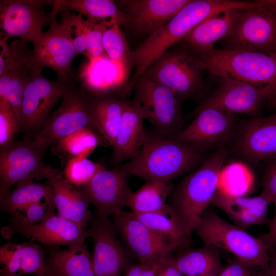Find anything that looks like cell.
I'll return each mask as SVG.
<instances>
[{
    "label": "cell",
    "instance_id": "6da1fadb",
    "mask_svg": "<svg viewBox=\"0 0 276 276\" xmlns=\"http://www.w3.org/2000/svg\"><path fill=\"white\" fill-rule=\"evenodd\" d=\"M201 151L160 132L146 134L137 154L121 166L129 174L147 180L172 182L199 164Z\"/></svg>",
    "mask_w": 276,
    "mask_h": 276
},
{
    "label": "cell",
    "instance_id": "7a4b0ae2",
    "mask_svg": "<svg viewBox=\"0 0 276 276\" xmlns=\"http://www.w3.org/2000/svg\"><path fill=\"white\" fill-rule=\"evenodd\" d=\"M227 155L225 149L218 150L174 187L168 198L167 203L176 214L189 239L218 190Z\"/></svg>",
    "mask_w": 276,
    "mask_h": 276
},
{
    "label": "cell",
    "instance_id": "3957f363",
    "mask_svg": "<svg viewBox=\"0 0 276 276\" xmlns=\"http://www.w3.org/2000/svg\"><path fill=\"white\" fill-rule=\"evenodd\" d=\"M194 54L204 71L254 86L267 93L270 101L276 95V53L213 48Z\"/></svg>",
    "mask_w": 276,
    "mask_h": 276
},
{
    "label": "cell",
    "instance_id": "277c9868",
    "mask_svg": "<svg viewBox=\"0 0 276 276\" xmlns=\"http://www.w3.org/2000/svg\"><path fill=\"white\" fill-rule=\"evenodd\" d=\"M194 232L204 245L226 250L241 261L267 269L270 260L269 249L260 238L225 221L212 208L205 211Z\"/></svg>",
    "mask_w": 276,
    "mask_h": 276
},
{
    "label": "cell",
    "instance_id": "5b68a950",
    "mask_svg": "<svg viewBox=\"0 0 276 276\" xmlns=\"http://www.w3.org/2000/svg\"><path fill=\"white\" fill-rule=\"evenodd\" d=\"M203 71L196 56L182 45L167 51L144 73L169 88L183 102L204 95Z\"/></svg>",
    "mask_w": 276,
    "mask_h": 276
},
{
    "label": "cell",
    "instance_id": "8992f818",
    "mask_svg": "<svg viewBox=\"0 0 276 276\" xmlns=\"http://www.w3.org/2000/svg\"><path fill=\"white\" fill-rule=\"evenodd\" d=\"M241 10L225 50L276 53V5L271 0L255 2Z\"/></svg>",
    "mask_w": 276,
    "mask_h": 276
},
{
    "label": "cell",
    "instance_id": "52a82bcc",
    "mask_svg": "<svg viewBox=\"0 0 276 276\" xmlns=\"http://www.w3.org/2000/svg\"><path fill=\"white\" fill-rule=\"evenodd\" d=\"M133 101L162 134L174 137L181 130L182 101L169 88L144 73L135 83Z\"/></svg>",
    "mask_w": 276,
    "mask_h": 276
},
{
    "label": "cell",
    "instance_id": "ba28073f",
    "mask_svg": "<svg viewBox=\"0 0 276 276\" xmlns=\"http://www.w3.org/2000/svg\"><path fill=\"white\" fill-rule=\"evenodd\" d=\"M201 20L198 10L188 4L167 24L147 36L131 52V62L135 69L129 87L134 86L140 77L155 61L173 44L179 42Z\"/></svg>",
    "mask_w": 276,
    "mask_h": 276
},
{
    "label": "cell",
    "instance_id": "9c48e42d",
    "mask_svg": "<svg viewBox=\"0 0 276 276\" xmlns=\"http://www.w3.org/2000/svg\"><path fill=\"white\" fill-rule=\"evenodd\" d=\"M42 69L33 64L30 68L18 122L19 131L37 133L56 103L72 85V82L45 78Z\"/></svg>",
    "mask_w": 276,
    "mask_h": 276
},
{
    "label": "cell",
    "instance_id": "30bf717a",
    "mask_svg": "<svg viewBox=\"0 0 276 276\" xmlns=\"http://www.w3.org/2000/svg\"><path fill=\"white\" fill-rule=\"evenodd\" d=\"M50 141L35 136L31 140L12 141L0 147V197L21 181L39 177Z\"/></svg>",
    "mask_w": 276,
    "mask_h": 276
},
{
    "label": "cell",
    "instance_id": "8fae6325",
    "mask_svg": "<svg viewBox=\"0 0 276 276\" xmlns=\"http://www.w3.org/2000/svg\"><path fill=\"white\" fill-rule=\"evenodd\" d=\"M91 96H87L84 88L72 84L58 108L50 114L35 136L48 139L51 145L84 128L97 133L91 116Z\"/></svg>",
    "mask_w": 276,
    "mask_h": 276
},
{
    "label": "cell",
    "instance_id": "7c38bea8",
    "mask_svg": "<svg viewBox=\"0 0 276 276\" xmlns=\"http://www.w3.org/2000/svg\"><path fill=\"white\" fill-rule=\"evenodd\" d=\"M1 37H18L34 45L51 22L49 13L41 6H52L53 1L9 0L0 1Z\"/></svg>",
    "mask_w": 276,
    "mask_h": 276
},
{
    "label": "cell",
    "instance_id": "4fadbf2b",
    "mask_svg": "<svg viewBox=\"0 0 276 276\" xmlns=\"http://www.w3.org/2000/svg\"><path fill=\"white\" fill-rule=\"evenodd\" d=\"M113 224L138 263L160 264L178 248L169 237L151 229L127 212L114 216Z\"/></svg>",
    "mask_w": 276,
    "mask_h": 276
},
{
    "label": "cell",
    "instance_id": "5bb4252c",
    "mask_svg": "<svg viewBox=\"0 0 276 276\" xmlns=\"http://www.w3.org/2000/svg\"><path fill=\"white\" fill-rule=\"evenodd\" d=\"M129 175L121 165L111 170L103 169L86 185L77 187L87 201L104 217L116 216L127 206L133 192L128 185Z\"/></svg>",
    "mask_w": 276,
    "mask_h": 276
},
{
    "label": "cell",
    "instance_id": "9a60e30c",
    "mask_svg": "<svg viewBox=\"0 0 276 276\" xmlns=\"http://www.w3.org/2000/svg\"><path fill=\"white\" fill-rule=\"evenodd\" d=\"M192 116L194 119L174 137L176 140L201 150L221 145L233 137L235 128L233 113L208 106L196 107Z\"/></svg>",
    "mask_w": 276,
    "mask_h": 276
},
{
    "label": "cell",
    "instance_id": "2e32d148",
    "mask_svg": "<svg viewBox=\"0 0 276 276\" xmlns=\"http://www.w3.org/2000/svg\"><path fill=\"white\" fill-rule=\"evenodd\" d=\"M89 224L95 276H123L132 264L119 241L114 224L109 218L97 213L92 216Z\"/></svg>",
    "mask_w": 276,
    "mask_h": 276
},
{
    "label": "cell",
    "instance_id": "e0dca14e",
    "mask_svg": "<svg viewBox=\"0 0 276 276\" xmlns=\"http://www.w3.org/2000/svg\"><path fill=\"white\" fill-rule=\"evenodd\" d=\"M6 236L19 234L32 241L53 247L60 246L78 247L90 237L89 228L84 229L73 222L60 216L54 215L44 221L34 225H27L13 218L9 225L5 227Z\"/></svg>",
    "mask_w": 276,
    "mask_h": 276
},
{
    "label": "cell",
    "instance_id": "ac0fdd59",
    "mask_svg": "<svg viewBox=\"0 0 276 276\" xmlns=\"http://www.w3.org/2000/svg\"><path fill=\"white\" fill-rule=\"evenodd\" d=\"M32 64L49 67L57 74V80L72 82V61L77 55L62 24L51 19L49 29L43 32L32 50Z\"/></svg>",
    "mask_w": 276,
    "mask_h": 276
},
{
    "label": "cell",
    "instance_id": "d6986e66",
    "mask_svg": "<svg viewBox=\"0 0 276 276\" xmlns=\"http://www.w3.org/2000/svg\"><path fill=\"white\" fill-rule=\"evenodd\" d=\"M191 0H123L118 1L124 13V26L148 36L167 24Z\"/></svg>",
    "mask_w": 276,
    "mask_h": 276
},
{
    "label": "cell",
    "instance_id": "ffe728a7",
    "mask_svg": "<svg viewBox=\"0 0 276 276\" xmlns=\"http://www.w3.org/2000/svg\"><path fill=\"white\" fill-rule=\"evenodd\" d=\"M268 94L254 86L225 77H219L214 91L197 107H216L234 114L255 116Z\"/></svg>",
    "mask_w": 276,
    "mask_h": 276
},
{
    "label": "cell",
    "instance_id": "44dd1931",
    "mask_svg": "<svg viewBox=\"0 0 276 276\" xmlns=\"http://www.w3.org/2000/svg\"><path fill=\"white\" fill-rule=\"evenodd\" d=\"M41 177L45 178L53 188L57 215L87 229L93 214L88 209L90 204L78 188L67 180L60 170L45 164L40 171Z\"/></svg>",
    "mask_w": 276,
    "mask_h": 276
},
{
    "label": "cell",
    "instance_id": "7402d4cb",
    "mask_svg": "<svg viewBox=\"0 0 276 276\" xmlns=\"http://www.w3.org/2000/svg\"><path fill=\"white\" fill-rule=\"evenodd\" d=\"M237 149L253 161L276 157V112L246 121L238 135Z\"/></svg>",
    "mask_w": 276,
    "mask_h": 276
},
{
    "label": "cell",
    "instance_id": "603a6c76",
    "mask_svg": "<svg viewBox=\"0 0 276 276\" xmlns=\"http://www.w3.org/2000/svg\"><path fill=\"white\" fill-rule=\"evenodd\" d=\"M0 276L33 274L47 276L46 258L42 248L34 241L8 242L0 246Z\"/></svg>",
    "mask_w": 276,
    "mask_h": 276
},
{
    "label": "cell",
    "instance_id": "cb8c5ba5",
    "mask_svg": "<svg viewBox=\"0 0 276 276\" xmlns=\"http://www.w3.org/2000/svg\"><path fill=\"white\" fill-rule=\"evenodd\" d=\"M143 113L133 101H124L121 123L112 147L111 163L119 165L135 156L145 143Z\"/></svg>",
    "mask_w": 276,
    "mask_h": 276
},
{
    "label": "cell",
    "instance_id": "d4e9b609",
    "mask_svg": "<svg viewBox=\"0 0 276 276\" xmlns=\"http://www.w3.org/2000/svg\"><path fill=\"white\" fill-rule=\"evenodd\" d=\"M242 9H230L205 19L180 40L191 52L205 53L214 47L215 42L231 33Z\"/></svg>",
    "mask_w": 276,
    "mask_h": 276
},
{
    "label": "cell",
    "instance_id": "484cf974",
    "mask_svg": "<svg viewBox=\"0 0 276 276\" xmlns=\"http://www.w3.org/2000/svg\"><path fill=\"white\" fill-rule=\"evenodd\" d=\"M211 203L222 211L235 224L246 228L264 223L270 203L261 194L257 196H232L219 191Z\"/></svg>",
    "mask_w": 276,
    "mask_h": 276
},
{
    "label": "cell",
    "instance_id": "4316f807",
    "mask_svg": "<svg viewBox=\"0 0 276 276\" xmlns=\"http://www.w3.org/2000/svg\"><path fill=\"white\" fill-rule=\"evenodd\" d=\"M51 18H56L61 12L75 11L86 19L97 23L124 25V13L114 1L110 0H58L53 1Z\"/></svg>",
    "mask_w": 276,
    "mask_h": 276
},
{
    "label": "cell",
    "instance_id": "83f0119b",
    "mask_svg": "<svg viewBox=\"0 0 276 276\" xmlns=\"http://www.w3.org/2000/svg\"><path fill=\"white\" fill-rule=\"evenodd\" d=\"M46 264L47 276H95L93 255L85 243L65 249L52 248Z\"/></svg>",
    "mask_w": 276,
    "mask_h": 276
},
{
    "label": "cell",
    "instance_id": "f1b7e54d",
    "mask_svg": "<svg viewBox=\"0 0 276 276\" xmlns=\"http://www.w3.org/2000/svg\"><path fill=\"white\" fill-rule=\"evenodd\" d=\"M218 249L204 245L186 249L172 257V260L184 276H218L223 268Z\"/></svg>",
    "mask_w": 276,
    "mask_h": 276
},
{
    "label": "cell",
    "instance_id": "f546056e",
    "mask_svg": "<svg viewBox=\"0 0 276 276\" xmlns=\"http://www.w3.org/2000/svg\"><path fill=\"white\" fill-rule=\"evenodd\" d=\"M124 101L108 96L91 97L90 107L95 129L112 146L121 123Z\"/></svg>",
    "mask_w": 276,
    "mask_h": 276
},
{
    "label": "cell",
    "instance_id": "4dcf8cb0",
    "mask_svg": "<svg viewBox=\"0 0 276 276\" xmlns=\"http://www.w3.org/2000/svg\"><path fill=\"white\" fill-rule=\"evenodd\" d=\"M30 178L18 182L12 190L0 197L1 211L11 215L15 211L39 201L54 203L52 186L47 181L36 182Z\"/></svg>",
    "mask_w": 276,
    "mask_h": 276
},
{
    "label": "cell",
    "instance_id": "1f68e13d",
    "mask_svg": "<svg viewBox=\"0 0 276 276\" xmlns=\"http://www.w3.org/2000/svg\"><path fill=\"white\" fill-rule=\"evenodd\" d=\"M174 186L172 182L150 180L132 192L127 206L136 214L149 213L163 209L167 204Z\"/></svg>",
    "mask_w": 276,
    "mask_h": 276
},
{
    "label": "cell",
    "instance_id": "d6a6232c",
    "mask_svg": "<svg viewBox=\"0 0 276 276\" xmlns=\"http://www.w3.org/2000/svg\"><path fill=\"white\" fill-rule=\"evenodd\" d=\"M127 213L154 231L169 237L178 248L186 246L190 241V239L184 234L176 214L168 203L163 209L152 213Z\"/></svg>",
    "mask_w": 276,
    "mask_h": 276
},
{
    "label": "cell",
    "instance_id": "836d02e7",
    "mask_svg": "<svg viewBox=\"0 0 276 276\" xmlns=\"http://www.w3.org/2000/svg\"><path fill=\"white\" fill-rule=\"evenodd\" d=\"M32 64V62L0 76V98L5 99L9 103L17 123L24 90Z\"/></svg>",
    "mask_w": 276,
    "mask_h": 276
},
{
    "label": "cell",
    "instance_id": "e575fe53",
    "mask_svg": "<svg viewBox=\"0 0 276 276\" xmlns=\"http://www.w3.org/2000/svg\"><path fill=\"white\" fill-rule=\"evenodd\" d=\"M104 50L108 58L118 67L123 78L126 77L131 62V52L120 25L106 28L102 37Z\"/></svg>",
    "mask_w": 276,
    "mask_h": 276
},
{
    "label": "cell",
    "instance_id": "d590c367",
    "mask_svg": "<svg viewBox=\"0 0 276 276\" xmlns=\"http://www.w3.org/2000/svg\"><path fill=\"white\" fill-rule=\"evenodd\" d=\"M253 177L242 164L233 163L223 168L219 177L218 191L232 196H245L251 190Z\"/></svg>",
    "mask_w": 276,
    "mask_h": 276
},
{
    "label": "cell",
    "instance_id": "8d00e7d4",
    "mask_svg": "<svg viewBox=\"0 0 276 276\" xmlns=\"http://www.w3.org/2000/svg\"><path fill=\"white\" fill-rule=\"evenodd\" d=\"M7 41L0 38V76L32 62V50H29L26 42L20 39L10 43Z\"/></svg>",
    "mask_w": 276,
    "mask_h": 276
},
{
    "label": "cell",
    "instance_id": "74e56055",
    "mask_svg": "<svg viewBox=\"0 0 276 276\" xmlns=\"http://www.w3.org/2000/svg\"><path fill=\"white\" fill-rule=\"evenodd\" d=\"M100 143L99 134L90 128L75 131L61 139L57 144L59 151L72 156L87 157Z\"/></svg>",
    "mask_w": 276,
    "mask_h": 276
},
{
    "label": "cell",
    "instance_id": "f35d334b",
    "mask_svg": "<svg viewBox=\"0 0 276 276\" xmlns=\"http://www.w3.org/2000/svg\"><path fill=\"white\" fill-rule=\"evenodd\" d=\"M105 168L87 157L72 156L63 171L67 180L76 187L87 185L101 170Z\"/></svg>",
    "mask_w": 276,
    "mask_h": 276
},
{
    "label": "cell",
    "instance_id": "ab89813d",
    "mask_svg": "<svg viewBox=\"0 0 276 276\" xmlns=\"http://www.w3.org/2000/svg\"><path fill=\"white\" fill-rule=\"evenodd\" d=\"M59 14L61 16L60 23L67 33L76 55L82 54L86 56L87 44L83 25V17L70 11L61 12Z\"/></svg>",
    "mask_w": 276,
    "mask_h": 276
},
{
    "label": "cell",
    "instance_id": "60d3db41",
    "mask_svg": "<svg viewBox=\"0 0 276 276\" xmlns=\"http://www.w3.org/2000/svg\"><path fill=\"white\" fill-rule=\"evenodd\" d=\"M54 203L39 201L29 204L13 212L11 217L18 222L27 225L41 223L55 215Z\"/></svg>",
    "mask_w": 276,
    "mask_h": 276
},
{
    "label": "cell",
    "instance_id": "b9f144b4",
    "mask_svg": "<svg viewBox=\"0 0 276 276\" xmlns=\"http://www.w3.org/2000/svg\"><path fill=\"white\" fill-rule=\"evenodd\" d=\"M83 25L87 44L86 56L89 61L107 56L103 49L102 37L104 32L109 26L104 23L93 22L84 17Z\"/></svg>",
    "mask_w": 276,
    "mask_h": 276
},
{
    "label": "cell",
    "instance_id": "7bdbcfd3",
    "mask_svg": "<svg viewBox=\"0 0 276 276\" xmlns=\"http://www.w3.org/2000/svg\"><path fill=\"white\" fill-rule=\"evenodd\" d=\"M19 131L17 121L9 103L0 98V147L13 141Z\"/></svg>",
    "mask_w": 276,
    "mask_h": 276
},
{
    "label": "cell",
    "instance_id": "ee69618b",
    "mask_svg": "<svg viewBox=\"0 0 276 276\" xmlns=\"http://www.w3.org/2000/svg\"><path fill=\"white\" fill-rule=\"evenodd\" d=\"M261 194L270 204H276V157L271 159L266 168Z\"/></svg>",
    "mask_w": 276,
    "mask_h": 276
},
{
    "label": "cell",
    "instance_id": "f6af8a7d",
    "mask_svg": "<svg viewBox=\"0 0 276 276\" xmlns=\"http://www.w3.org/2000/svg\"><path fill=\"white\" fill-rule=\"evenodd\" d=\"M261 269L236 258L223 268L218 276H256Z\"/></svg>",
    "mask_w": 276,
    "mask_h": 276
},
{
    "label": "cell",
    "instance_id": "bcb514c9",
    "mask_svg": "<svg viewBox=\"0 0 276 276\" xmlns=\"http://www.w3.org/2000/svg\"><path fill=\"white\" fill-rule=\"evenodd\" d=\"M162 264L158 265H147L140 263L132 264L127 268L123 276H156L157 271Z\"/></svg>",
    "mask_w": 276,
    "mask_h": 276
},
{
    "label": "cell",
    "instance_id": "7dc6e473",
    "mask_svg": "<svg viewBox=\"0 0 276 276\" xmlns=\"http://www.w3.org/2000/svg\"><path fill=\"white\" fill-rule=\"evenodd\" d=\"M274 205L275 213L273 219L269 221L268 232L262 235L260 238L268 249H272L275 251L276 250V204Z\"/></svg>",
    "mask_w": 276,
    "mask_h": 276
},
{
    "label": "cell",
    "instance_id": "c3c4849f",
    "mask_svg": "<svg viewBox=\"0 0 276 276\" xmlns=\"http://www.w3.org/2000/svg\"><path fill=\"white\" fill-rule=\"evenodd\" d=\"M156 276H184L174 264L170 256L158 269Z\"/></svg>",
    "mask_w": 276,
    "mask_h": 276
},
{
    "label": "cell",
    "instance_id": "681fc988",
    "mask_svg": "<svg viewBox=\"0 0 276 276\" xmlns=\"http://www.w3.org/2000/svg\"><path fill=\"white\" fill-rule=\"evenodd\" d=\"M265 276H276V250L270 257L268 268L265 270Z\"/></svg>",
    "mask_w": 276,
    "mask_h": 276
},
{
    "label": "cell",
    "instance_id": "f907efd6",
    "mask_svg": "<svg viewBox=\"0 0 276 276\" xmlns=\"http://www.w3.org/2000/svg\"><path fill=\"white\" fill-rule=\"evenodd\" d=\"M256 276H265V270L262 269Z\"/></svg>",
    "mask_w": 276,
    "mask_h": 276
},
{
    "label": "cell",
    "instance_id": "816d5d0a",
    "mask_svg": "<svg viewBox=\"0 0 276 276\" xmlns=\"http://www.w3.org/2000/svg\"><path fill=\"white\" fill-rule=\"evenodd\" d=\"M272 101L273 104L274 105V106L276 107V95L275 96V97H274V98L273 99Z\"/></svg>",
    "mask_w": 276,
    "mask_h": 276
},
{
    "label": "cell",
    "instance_id": "f5cc1de1",
    "mask_svg": "<svg viewBox=\"0 0 276 276\" xmlns=\"http://www.w3.org/2000/svg\"><path fill=\"white\" fill-rule=\"evenodd\" d=\"M271 2L276 5V0H271Z\"/></svg>",
    "mask_w": 276,
    "mask_h": 276
}]
</instances>
